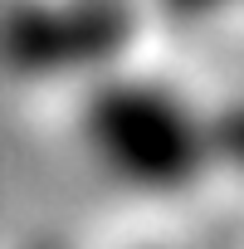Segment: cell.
<instances>
[{"label":"cell","instance_id":"cell-1","mask_svg":"<svg viewBox=\"0 0 244 249\" xmlns=\"http://www.w3.org/2000/svg\"><path fill=\"white\" fill-rule=\"evenodd\" d=\"M73 137L107 186L142 200H181L205 181H220L210 107L132 64L78 88Z\"/></svg>","mask_w":244,"mask_h":249},{"label":"cell","instance_id":"cell-2","mask_svg":"<svg viewBox=\"0 0 244 249\" xmlns=\"http://www.w3.org/2000/svg\"><path fill=\"white\" fill-rule=\"evenodd\" d=\"M147 0H5L0 73L15 83H93L127 64Z\"/></svg>","mask_w":244,"mask_h":249},{"label":"cell","instance_id":"cell-3","mask_svg":"<svg viewBox=\"0 0 244 249\" xmlns=\"http://www.w3.org/2000/svg\"><path fill=\"white\" fill-rule=\"evenodd\" d=\"M215 132V171L225 181H244V98H225L210 107Z\"/></svg>","mask_w":244,"mask_h":249},{"label":"cell","instance_id":"cell-4","mask_svg":"<svg viewBox=\"0 0 244 249\" xmlns=\"http://www.w3.org/2000/svg\"><path fill=\"white\" fill-rule=\"evenodd\" d=\"M147 10L186 25V30H205V25H220L229 15L244 10V0H147Z\"/></svg>","mask_w":244,"mask_h":249},{"label":"cell","instance_id":"cell-5","mask_svg":"<svg viewBox=\"0 0 244 249\" xmlns=\"http://www.w3.org/2000/svg\"><path fill=\"white\" fill-rule=\"evenodd\" d=\"M30 249H64V244H49V239H39V244H30Z\"/></svg>","mask_w":244,"mask_h":249}]
</instances>
